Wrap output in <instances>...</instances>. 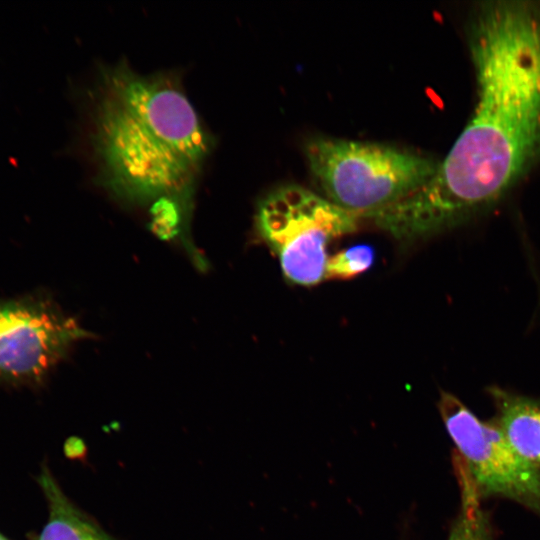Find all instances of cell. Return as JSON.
<instances>
[{"label": "cell", "instance_id": "9c48e42d", "mask_svg": "<svg viewBox=\"0 0 540 540\" xmlns=\"http://www.w3.org/2000/svg\"><path fill=\"white\" fill-rule=\"evenodd\" d=\"M457 473L461 505L447 540H494L489 514L482 508L480 496L459 464Z\"/></svg>", "mask_w": 540, "mask_h": 540}, {"label": "cell", "instance_id": "30bf717a", "mask_svg": "<svg viewBox=\"0 0 540 540\" xmlns=\"http://www.w3.org/2000/svg\"><path fill=\"white\" fill-rule=\"evenodd\" d=\"M375 249L368 244L347 247L328 258L325 280H350L374 264Z\"/></svg>", "mask_w": 540, "mask_h": 540}, {"label": "cell", "instance_id": "52a82bcc", "mask_svg": "<svg viewBox=\"0 0 540 540\" xmlns=\"http://www.w3.org/2000/svg\"><path fill=\"white\" fill-rule=\"evenodd\" d=\"M497 417L495 422L524 458L540 467V398L493 387L489 391Z\"/></svg>", "mask_w": 540, "mask_h": 540}, {"label": "cell", "instance_id": "8fae6325", "mask_svg": "<svg viewBox=\"0 0 540 540\" xmlns=\"http://www.w3.org/2000/svg\"><path fill=\"white\" fill-rule=\"evenodd\" d=\"M86 452V445L82 439L74 437L67 441L66 453L69 457L84 459Z\"/></svg>", "mask_w": 540, "mask_h": 540}, {"label": "cell", "instance_id": "7a4b0ae2", "mask_svg": "<svg viewBox=\"0 0 540 540\" xmlns=\"http://www.w3.org/2000/svg\"><path fill=\"white\" fill-rule=\"evenodd\" d=\"M102 75L92 141L103 183L131 201H181L211 146L186 95L124 63Z\"/></svg>", "mask_w": 540, "mask_h": 540}, {"label": "cell", "instance_id": "6da1fadb", "mask_svg": "<svg viewBox=\"0 0 540 540\" xmlns=\"http://www.w3.org/2000/svg\"><path fill=\"white\" fill-rule=\"evenodd\" d=\"M477 99L433 176L369 219L411 242L495 204L540 155V3L486 1L470 18Z\"/></svg>", "mask_w": 540, "mask_h": 540}, {"label": "cell", "instance_id": "5b68a950", "mask_svg": "<svg viewBox=\"0 0 540 540\" xmlns=\"http://www.w3.org/2000/svg\"><path fill=\"white\" fill-rule=\"evenodd\" d=\"M437 405L480 498H506L540 516V467L513 448L495 420L479 419L455 395L441 392Z\"/></svg>", "mask_w": 540, "mask_h": 540}, {"label": "cell", "instance_id": "ba28073f", "mask_svg": "<svg viewBox=\"0 0 540 540\" xmlns=\"http://www.w3.org/2000/svg\"><path fill=\"white\" fill-rule=\"evenodd\" d=\"M38 483L48 505V519L36 540H115L63 492L44 465Z\"/></svg>", "mask_w": 540, "mask_h": 540}, {"label": "cell", "instance_id": "7c38bea8", "mask_svg": "<svg viewBox=\"0 0 540 540\" xmlns=\"http://www.w3.org/2000/svg\"><path fill=\"white\" fill-rule=\"evenodd\" d=\"M0 540H8V539L0 533Z\"/></svg>", "mask_w": 540, "mask_h": 540}, {"label": "cell", "instance_id": "8992f818", "mask_svg": "<svg viewBox=\"0 0 540 540\" xmlns=\"http://www.w3.org/2000/svg\"><path fill=\"white\" fill-rule=\"evenodd\" d=\"M89 336L50 297L31 292L0 298V386H37Z\"/></svg>", "mask_w": 540, "mask_h": 540}, {"label": "cell", "instance_id": "277c9868", "mask_svg": "<svg viewBox=\"0 0 540 540\" xmlns=\"http://www.w3.org/2000/svg\"><path fill=\"white\" fill-rule=\"evenodd\" d=\"M358 219L323 195L289 184L260 201L256 227L278 257L285 278L309 287L325 279L329 243L354 232Z\"/></svg>", "mask_w": 540, "mask_h": 540}, {"label": "cell", "instance_id": "3957f363", "mask_svg": "<svg viewBox=\"0 0 540 540\" xmlns=\"http://www.w3.org/2000/svg\"><path fill=\"white\" fill-rule=\"evenodd\" d=\"M309 170L323 196L367 218L424 185L439 161L392 145L331 137L305 144Z\"/></svg>", "mask_w": 540, "mask_h": 540}]
</instances>
